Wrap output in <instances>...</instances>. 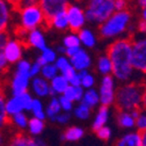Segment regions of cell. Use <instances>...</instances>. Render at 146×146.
<instances>
[{
  "label": "cell",
  "instance_id": "cell-26",
  "mask_svg": "<svg viewBox=\"0 0 146 146\" xmlns=\"http://www.w3.org/2000/svg\"><path fill=\"white\" fill-rule=\"evenodd\" d=\"M48 22L52 28L57 29V30H60V31H64V30L68 29V20H67L66 11L56 14L53 17H51Z\"/></svg>",
  "mask_w": 146,
  "mask_h": 146
},
{
  "label": "cell",
  "instance_id": "cell-12",
  "mask_svg": "<svg viewBox=\"0 0 146 146\" xmlns=\"http://www.w3.org/2000/svg\"><path fill=\"white\" fill-rule=\"evenodd\" d=\"M22 42H23L25 45H29L34 49L40 50V51L44 50L48 46L45 36H44V34L41 29H35V30L28 31L26 34V36L23 37Z\"/></svg>",
  "mask_w": 146,
  "mask_h": 146
},
{
  "label": "cell",
  "instance_id": "cell-35",
  "mask_svg": "<svg viewBox=\"0 0 146 146\" xmlns=\"http://www.w3.org/2000/svg\"><path fill=\"white\" fill-rule=\"evenodd\" d=\"M79 76H80V79H81V82H80V86L86 90V89H90V88H94L95 86V77L90 72L88 71H81L79 72Z\"/></svg>",
  "mask_w": 146,
  "mask_h": 146
},
{
  "label": "cell",
  "instance_id": "cell-34",
  "mask_svg": "<svg viewBox=\"0 0 146 146\" xmlns=\"http://www.w3.org/2000/svg\"><path fill=\"white\" fill-rule=\"evenodd\" d=\"M73 115H74L76 118L80 119V121H86L90 117V114H92V109L89 107H87L86 104H84L82 102H79L77 104V107L73 108Z\"/></svg>",
  "mask_w": 146,
  "mask_h": 146
},
{
  "label": "cell",
  "instance_id": "cell-20",
  "mask_svg": "<svg viewBox=\"0 0 146 146\" xmlns=\"http://www.w3.org/2000/svg\"><path fill=\"white\" fill-rule=\"evenodd\" d=\"M54 65H56V67L58 68V72L59 74L64 76L66 79L71 78L72 76H74L77 71L74 70V67L72 66L70 59L66 57V56H58L56 63H54Z\"/></svg>",
  "mask_w": 146,
  "mask_h": 146
},
{
  "label": "cell",
  "instance_id": "cell-19",
  "mask_svg": "<svg viewBox=\"0 0 146 146\" xmlns=\"http://www.w3.org/2000/svg\"><path fill=\"white\" fill-rule=\"evenodd\" d=\"M109 116H110L109 108L100 106L98 108L96 114H95L94 119H93V123H92V130L93 131H98L99 129H101V127L106 126L108 121H109Z\"/></svg>",
  "mask_w": 146,
  "mask_h": 146
},
{
  "label": "cell",
  "instance_id": "cell-2",
  "mask_svg": "<svg viewBox=\"0 0 146 146\" xmlns=\"http://www.w3.org/2000/svg\"><path fill=\"white\" fill-rule=\"evenodd\" d=\"M144 86L137 82H125L116 90L115 106L117 110L135 111L143 108Z\"/></svg>",
  "mask_w": 146,
  "mask_h": 146
},
{
  "label": "cell",
  "instance_id": "cell-28",
  "mask_svg": "<svg viewBox=\"0 0 146 146\" xmlns=\"http://www.w3.org/2000/svg\"><path fill=\"white\" fill-rule=\"evenodd\" d=\"M81 102L84 104H86L87 107H89L90 109H94L100 104V95L98 89L95 88H90V89H86L84 93V98L81 100Z\"/></svg>",
  "mask_w": 146,
  "mask_h": 146
},
{
  "label": "cell",
  "instance_id": "cell-16",
  "mask_svg": "<svg viewBox=\"0 0 146 146\" xmlns=\"http://www.w3.org/2000/svg\"><path fill=\"white\" fill-rule=\"evenodd\" d=\"M138 110L135 111H123L117 110L116 113V123L119 127L124 130H130L136 125V116Z\"/></svg>",
  "mask_w": 146,
  "mask_h": 146
},
{
  "label": "cell",
  "instance_id": "cell-50",
  "mask_svg": "<svg viewBox=\"0 0 146 146\" xmlns=\"http://www.w3.org/2000/svg\"><path fill=\"white\" fill-rule=\"evenodd\" d=\"M137 31L140 34V36H146V22L140 20L137 23Z\"/></svg>",
  "mask_w": 146,
  "mask_h": 146
},
{
  "label": "cell",
  "instance_id": "cell-5",
  "mask_svg": "<svg viewBox=\"0 0 146 146\" xmlns=\"http://www.w3.org/2000/svg\"><path fill=\"white\" fill-rule=\"evenodd\" d=\"M15 12L17 13V20H19V28L17 29L23 30L26 33L40 29V27L46 22V17L37 4L16 8Z\"/></svg>",
  "mask_w": 146,
  "mask_h": 146
},
{
  "label": "cell",
  "instance_id": "cell-29",
  "mask_svg": "<svg viewBox=\"0 0 146 146\" xmlns=\"http://www.w3.org/2000/svg\"><path fill=\"white\" fill-rule=\"evenodd\" d=\"M84 93H85V89L81 86H78V87L68 86L67 89L64 92L63 96H65L66 99H68L70 101L74 103V102H81L84 98Z\"/></svg>",
  "mask_w": 146,
  "mask_h": 146
},
{
  "label": "cell",
  "instance_id": "cell-46",
  "mask_svg": "<svg viewBox=\"0 0 146 146\" xmlns=\"http://www.w3.org/2000/svg\"><path fill=\"white\" fill-rule=\"evenodd\" d=\"M8 67H9V64L6 60L5 56L1 53L0 54V77H3L4 74H6L7 71H8Z\"/></svg>",
  "mask_w": 146,
  "mask_h": 146
},
{
  "label": "cell",
  "instance_id": "cell-37",
  "mask_svg": "<svg viewBox=\"0 0 146 146\" xmlns=\"http://www.w3.org/2000/svg\"><path fill=\"white\" fill-rule=\"evenodd\" d=\"M63 45L66 49H68V48H76V46H81L78 33H72L71 31L70 34L65 35L64 38H63Z\"/></svg>",
  "mask_w": 146,
  "mask_h": 146
},
{
  "label": "cell",
  "instance_id": "cell-47",
  "mask_svg": "<svg viewBox=\"0 0 146 146\" xmlns=\"http://www.w3.org/2000/svg\"><path fill=\"white\" fill-rule=\"evenodd\" d=\"M127 5H129L127 0H115V12L127 11Z\"/></svg>",
  "mask_w": 146,
  "mask_h": 146
},
{
  "label": "cell",
  "instance_id": "cell-58",
  "mask_svg": "<svg viewBox=\"0 0 146 146\" xmlns=\"http://www.w3.org/2000/svg\"><path fill=\"white\" fill-rule=\"evenodd\" d=\"M6 1H8V3H11L12 5H14V6H15V5H16V3L19 1V0H6Z\"/></svg>",
  "mask_w": 146,
  "mask_h": 146
},
{
  "label": "cell",
  "instance_id": "cell-48",
  "mask_svg": "<svg viewBox=\"0 0 146 146\" xmlns=\"http://www.w3.org/2000/svg\"><path fill=\"white\" fill-rule=\"evenodd\" d=\"M28 146H49L42 138L37 137V138H33V137H29V144Z\"/></svg>",
  "mask_w": 146,
  "mask_h": 146
},
{
  "label": "cell",
  "instance_id": "cell-27",
  "mask_svg": "<svg viewBox=\"0 0 146 146\" xmlns=\"http://www.w3.org/2000/svg\"><path fill=\"white\" fill-rule=\"evenodd\" d=\"M57 58H58V54H57L56 50L46 46L44 50L41 51L40 56L37 57L36 62H37L41 66H44L46 64H54L56 60H57Z\"/></svg>",
  "mask_w": 146,
  "mask_h": 146
},
{
  "label": "cell",
  "instance_id": "cell-44",
  "mask_svg": "<svg viewBox=\"0 0 146 146\" xmlns=\"http://www.w3.org/2000/svg\"><path fill=\"white\" fill-rule=\"evenodd\" d=\"M41 70H42V66L37 63V62H34V63H31V65H30V70H29V76H30V78L33 79V78H36V77H38V76H41Z\"/></svg>",
  "mask_w": 146,
  "mask_h": 146
},
{
  "label": "cell",
  "instance_id": "cell-7",
  "mask_svg": "<svg viewBox=\"0 0 146 146\" xmlns=\"http://www.w3.org/2000/svg\"><path fill=\"white\" fill-rule=\"evenodd\" d=\"M131 63L136 72L146 76V36H139L132 41Z\"/></svg>",
  "mask_w": 146,
  "mask_h": 146
},
{
  "label": "cell",
  "instance_id": "cell-24",
  "mask_svg": "<svg viewBox=\"0 0 146 146\" xmlns=\"http://www.w3.org/2000/svg\"><path fill=\"white\" fill-rule=\"evenodd\" d=\"M44 129H45V122L44 121L38 119V118H35V117L29 118L28 127H27L29 137H33V138L40 137L43 133Z\"/></svg>",
  "mask_w": 146,
  "mask_h": 146
},
{
  "label": "cell",
  "instance_id": "cell-15",
  "mask_svg": "<svg viewBox=\"0 0 146 146\" xmlns=\"http://www.w3.org/2000/svg\"><path fill=\"white\" fill-rule=\"evenodd\" d=\"M30 89L31 93L37 99H44L50 96V82L42 78L41 76L33 78L30 80Z\"/></svg>",
  "mask_w": 146,
  "mask_h": 146
},
{
  "label": "cell",
  "instance_id": "cell-54",
  "mask_svg": "<svg viewBox=\"0 0 146 146\" xmlns=\"http://www.w3.org/2000/svg\"><path fill=\"white\" fill-rule=\"evenodd\" d=\"M140 137H141V144H143V146H146V131L145 132H141L140 133Z\"/></svg>",
  "mask_w": 146,
  "mask_h": 146
},
{
  "label": "cell",
  "instance_id": "cell-10",
  "mask_svg": "<svg viewBox=\"0 0 146 146\" xmlns=\"http://www.w3.org/2000/svg\"><path fill=\"white\" fill-rule=\"evenodd\" d=\"M71 1L72 0H37V5L45 15L46 21H49L56 14L65 12L72 4Z\"/></svg>",
  "mask_w": 146,
  "mask_h": 146
},
{
  "label": "cell",
  "instance_id": "cell-6",
  "mask_svg": "<svg viewBox=\"0 0 146 146\" xmlns=\"http://www.w3.org/2000/svg\"><path fill=\"white\" fill-rule=\"evenodd\" d=\"M30 65L31 63L26 59H21L20 62L16 63L15 71L9 81V90L12 96L23 94L28 92V89L30 88V80H31L29 76Z\"/></svg>",
  "mask_w": 146,
  "mask_h": 146
},
{
  "label": "cell",
  "instance_id": "cell-3",
  "mask_svg": "<svg viewBox=\"0 0 146 146\" xmlns=\"http://www.w3.org/2000/svg\"><path fill=\"white\" fill-rule=\"evenodd\" d=\"M132 15L129 11L115 12L108 20L99 26V34L104 40H118L131 28Z\"/></svg>",
  "mask_w": 146,
  "mask_h": 146
},
{
  "label": "cell",
  "instance_id": "cell-21",
  "mask_svg": "<svg viewBox=\"0 0 146 146\" xmlns=\"http://www.w3.org/2000/svg\"><path fill=\"white\" fill-rule=\"evenodd\" d=\"M114 146H143L140 133L138 131L126 132L125 135H123L121 138L117 139Z\"/></svg>",
  "mask_w": 146,
  "mask_h": 146
},
{
  "label": "cell",
  "instance_id": "cell-57",
  "mask_svg": "<svg viewBox=\"0 0 146 146\" xmlns=\"http://www.w3.org/2000/svg\"><path fill=\"white\" fill-rule=\"evenodd\" d=\"M0 146H6V144H5V139H4V135H3L1 131H0Z\"/></svg>",
  "mask_w": 146,
  "mask_h": 146
},
{
  "label": "cell",
  "instance_id": "cell-49",
  "mask_svg": "<svg viewBox=\"0 0 146 146\" xmlns=\"http://www.w3.org/2000/svg\"><path fill=\"white\" fill-rule=\"evenodd\" d=\"M67 80H68L70 86H73V87H78V86H80L81 79H80V76H79V72H77L74 76H72V77L68 78Z\"/></svg>",
  "mask_w": 146,
  "mask_h": 146
},
{
  "label": "cell",
  "instance_id": "cell-9",
  "mask_svg": "<svg viewBox=\"0 0 146 146\" xmlns=\"http://www.w3.org/2000/svg\"><path fill=\"white\" fill-rule=\"evenodd\" d=\"M66 14L68 20V29H71L72 33H78L86 27L87 19L85 8H82L80 5L71 4L66 9Z\"/></svg>",
  "mask_w": 146,
  "mask_h": 146
},
{
  "label": "cell",
  "instance_id": "cell-4",
  "mask_svg": "<svg viewBox=\"0 0 146 146\" xmlns=\"http://www.w3.org/2000/svg\"><path fill=\"white\" fill-rule=\"evenodd\" d=\"M115 13V0H87L85 14L87 22L102 25Z\"/></svg>",
  "mask_w": 146,
  "mask_h": 146
},
{
  "label": "cell",
  "instance_id": "cell-31",
  "mask_svg": "<svg viewBox=\"0 0 146 146\" xmlns=\"http://www.w3.org/2000/svg\"><path fill=\"white\" fill-rule=\"evenodd\" d=\"M29 113H31L33 117H35V118H38V119H42V121H45V118H46L45 108L43 106V102H42L41 99H37V98H34Z\"/></svg>",
  "mask_w": 146,
  "mask_h": 146
},
{
  "label": "cell",
  "instance_id": "cell-56",
  "mask_svg": "<svg viewBox=\"0 0 146 146\" xmlns=\"http://www.w3.org/2000/svg\"><path fill=\"white\" fill-rule=\"evenodd\" d=\"M136 1L141 8H146V0H136Z\"/></svg>",
  "mask_w": 146,
  "mask_h": 146
},
{
  "label": "cell",
  "instance_id": "cell-14",
  "mask_svg": "<svg viewBox=\"0 0 146 146\" xmlns=\"http://www.w3.org/2000/svg\"><path fill=\"white\" fill-rule=\"evenodd\" d=\"M15 13V7L6 0H0V33L7 31Z\"/></svg>",
  "mask_w": 146,
  "mask_h": 146
},
{
  "label": "cell",
  "instance_id": "cell-22",
  "mask_svg": "<svg viewBox=\"0 0 146 146\" xmlns=\"http://www.w3.org/2000/svg\"><path fill=\"white\" fill-rule=\"evenodd\" d=\"M85 135V130L80 126H77V125H72L62 133L60 136V139L64 140V141H67V143H76V141H79Z\"/></svg>",
  "mask_w": 146,
  "mask_h": 146
},
{
  "label": "cell",
  "instance_id": "cell-11",
  "mask_svg": "<svg viewBox=\"0 0 146 146\" xmlns=\"http://www.w3.org/2000/svg\"><path fill=\"white\" fill-rule=\"evenodd\" d=\"M25 44L19 38H9L3 54L5 56L8 64H16L20 62L23 56Z\"/></svg>",
  "mask_w": 146,
  "mask_h": 146
},
{
  "label": "cell",
  "instance_id": "cell-23",
  "mask_svg": "<svg viewBox=\"0 0 146 146\" xmlns=\"http://www.w3.org/2000/svg\"><path fill=\"white\" fill-rule=\"evenodd\" d=\"M96 70L102 77L113 76V64L107 53L100 54L96 59Z\"/></svg>",
  "mask_w": 146,
  "mask_h": 146
},
{
  "label": "cell",
  "instance_id": "cell-52",
  "mask_svg": "<svg viewBox=\"0 0 146 146\" xmlns=\"http://www.w3.org/2000/svg\"><path fill=\"white\" fill-rule=\"evenodd\" d=\"M56 52H57L58 56H65V53H66V48H65L64 45H59V46H57Z\"/></svg>",
  "mask_w": 146,
  "mask_h": 146
},
{
  "label": "cell",
  "instance_id": "cell-33",
  "mask_svg": "<svg viewBox=\"0 0 146 146\" xmlns=\"http://www.w3.org/2000/svg\"><path fill=\"white\" fill-rule=\"evenodd\" d=\"M9 122L16 127L17 130H26L28 127L29 118L26 113H19L12 117H9Z\"/></svg>",
  "mask_w": 146,
  "mask_h": 146
},
{
  "label": "cell",
  "instance_id": "cell-51",
  "mask_svg": "<svg viewBox=\"0 0 146 146\" xmlns=\"http://www.w3.org/2000/svg\"><path fill=\"white\" fill-rule=\"evenodd\" d=\"M81 49V46H76V48H68V49H66V53H65V56L67 57V58H72L74 54L79 51Z\"/></svg>",
  "mask_w": 146,
  "mask_h": 146
},
{
  "label": "cell",
  "instance_id": "cell-42",
  "mask_svg": "<svg viewBox=\"0 0 146 146\" xmlns=\"http://www.w3.org/2000/svg\"><path fill=\"white\" fill-rule=\"evenodd\" d=\"M58 101H59V104H60L62 111H64V113H71L73 110V102L70 101L68 99H66L65 96H63V95L58 96Z\"/></svg>",
  "mask_w": 146,
  "mask_h": 146
},
{
  "label": "cell",
  "instance_id": "cell-39",
  "mask_svg": "<svg viewBox=\"0 0 146 146\" xmlns=\"http://www.w3.org/2000/svg\"><path fill=\"white\" fill-rule=\"evenodd\" d=\"M137 131L139 133L145 132L146 131V109L141 108L138 110L137 116H136V125Z\"/></svg>",
  "mask_w": 146,
  "mask_h": 146
},
{
  "label": "cell",
  "instance_id": "cell-45",
  "mask_svg": "<svg viewBox=\"0 0 146 146\" xmlns=\"http://www.w3.org/2000/svg\"><path fill=\"white\" fill-rule=\"evenodd\" d=\"M9 34L8 31H3V33H0V54H1L9 41Z\"/></svg>",
  "mask_w": 146,
  "mask_h": 146
},
{
  "label": "cell",
  "instance_id": "cell-41",
  "mask_svg": "<svg viewBox=\"0 0 146 146\" xmlns=\"http://www.w3.org/2000/svg\"><path fill=\"white\" fill-rule=\"evenodd\" d=\"M95 133H96L98 138L101 139V140H103V141H108L109 139L111 138V135H113L111 129L108 125H106V126L101 127V129H99L98 131H95Z\"/></svg>",
  "mask_w": 146,
  "mask_h": 146
},
{
  "label": "cell",
  "instance_id": "cell-38",
  "mask_svg": "<svg viewBox=\"0 0 146 146\" xmlns=\"http://www.w3.org/2000/svg\"><path fill=\"white\" fill-rule=\"evenodd\" d=\"M28 144L29 136H26L23 133H15L13 137H11L6 146H28Z\"/></svg>",
  "mask_w": 146,
  "mask_h": 146
},
{
  "label": "cell",
  "instance_id": "cell-1",
  "mask_svg": "<svg viewBox=\"0 0 146 146\" xmlns=\"http://www.w3.org/2000/svg\"><path fill=\"white\" fill-rule=\"evenodd\" d=\"M131 52L132 41L126 37L113 41L107 49V54L113 64V77L123 84L131 80L136 73L131 63Z\"/></svg>",
  "mask_w": 146,
  "mask_h": 146
},
{
  "label": "cell",
  "instance_id": "cell-43",
  "mask_svg": "<svg viewBox=\"0 0 146 146\" xmlns=\"http://www.w3.org/2000/svg\"><path fill=\"white\" fill-rule=\"evenodd\" d=\"M71 117H72L71 113H64V111H62V113H59L56 117H54L51 122L60 124V125H65V124H67L71 121Z\"/></svg>",
  "mask_w": 146,
  "mask_h": 146
},
{
  "label": "cell",
  "instance_id": "cell-8",
  "mask_svg": "<svg viewBox=\"0 0 146 146\" xmlns=\"http://www.w3.org/2000/svg\"><path fill=\"white\" fill-rule=\"evenodd\" d=\"M116 79L113 76H106L102 77L99 86V95H100V106L103 107H110L115 104L116 98Z\"/></svg>",
  "mask_w": 146,
  "mask_h": 146
},
{
  "label": "cell",
  "instance_id": "cell-32",
  "mask_svg": "<svg viewBox=\"0 0 146 146\" xmlns=\"http://www.w3.org/2000/svg\"><path fill=\"white\" fill-rule=\"evenodd\" d=\"M6 94L4 90L0 88V131L9 123V117L6 113Z\"/></svg>",
  "mask_w": 146,
  "mask_h": 146
},
{
  "label": "cell",
  "instance_id": "cell-40",
  "mask_svg": "<svg viewBox=\"0 0 146 146\" xmlns=\"http://www.w3.org/2000/svg\"><path fill=\"white\" fill-rule=\"evenodd\" d=\"M21 101V104L23 107V110L25 113L26 111H30V108H31V104H33V100H34V96L29 93V92H26L23 94H20L17 95Z\"/></svg>",
  "mask_w": 146,
  "mask_h": 146
},
{
  "label": "cell",
  "instance_id": "cell-25",
  "mask_svg": "<svg viewBox=\"0 0 146 146\" xmlns=\"http://www.w3.org/2000/svg\"><path fill=\"white\" fill-rule=\"evenodd\" d=\"M6 113H7L8 117H12L19 113H25L21 101L17 95L7 98V100H6Z\"/></svg>",
  "mask_w": 146,
  "mask_h": 146
},
{
  "label": "cell",
  "instance_id": "cell-55",
  "mask_svg": "<svg viewBox=\"0 0 146 146\" xmlns=\"http://www.w3.org/2000/svg\"><path fill=\"white\" fill-rule=\"evenodd\" d=\"M143 108L146 109V85L144 86V98H143Z\"/></svg>",
  "mask_w": 146,
  "mask_h": 146
},
{
  "label": "cell",
  "instance_id": "cell-53",
  "mask_svg": "<svg viewBox=\"0 0 146 146\" xmlns=\"http://www.w3.org/2000/svg\"><path fill=\"white\" fill-rule=\"evenodd\" d=\"M140 20L146 22V8H141L140 11Z\"/></svg>",
  "mask_w": 146,
  "mask_h": 146
},
{
  "label": "cell",
  "instance_id": "cell-17",
  "mask_svg": "<svg viewBox=\"0 0 146 146\" xmlns=\"http://www.w3.org/2000/svg\"><path fill=\"white\" fill-rule=\"evenodd\" d=\"M50 82V96H60L64 94V92L67 89V87L70 86L68 80L62 76L58 74L52 80L49 81Z\"/></svg>",
  "mask_w": 146,
  "mask_h": 146
},
{
  "label": "cell",
  "instance_id": "cell-30",
  "mask_svg": "<svg viewBox=\"0 0 146 146\" xmlns=\"http://www.w3.org/2000/svg\"><path fill=\"white\" fill-rule=\"evenodd\" d=\"M59 113H62V109H60V104H59V101H58V96H52L50 99L46 108H45L46 118L52 121Z\"/></svg>",
  "mask_w": 146,
  "mask_h": 146
},
{
  "label": "cell",
  "instance_id": "cell-36",
  "mask_svg": "<svg viewBox=\"0 0 146 146\" xmlns=\"http://www.w3.org/2000/svg\"><path fill=\"white\" fill-rule=\"evenodd\" d=\"M59 74L58 72V68L56 67L54 64H46L44 66H42V70H41V77L44 78L45 80L50 81L52 80L56 76Z\"/></svg>",
  "mask_w": 146,
  "mask_h": 146
},
{
  "label": "cell",
  "instance_id": "cell-18",
  "mask_svg": "<svg viewBox=\"0 0 146 146\" xmlns=\"http://www.w3.org/2000/svg\"><path fill=\"white\" fill-rule=\"evenodd\" d=\"M78 36L80 40V44L81 46H84V49H93L98 44L96 34L90 28H82L80 31H78Z\"/></svg>",
  "mask_w": 146,
  "mask_h": 146
},
{
  "label": "cell",
  "instance_id": "cell-13",
  "mask_svg": "<svg viewBox=\"0 0 146 146\" xmlns=\"http://www.w3.org/2000/svg\"><path fill=\"white\" fill-rule=\"evenodd\" d=\"M72 66L74 67L77 72L81 71H88L89 67L92 66V57L88 53V51L84 48H81L72 58H68Z\"/></svg>",
  "mask_w": 146,
  "mask_h": 146
}]
</instances>
